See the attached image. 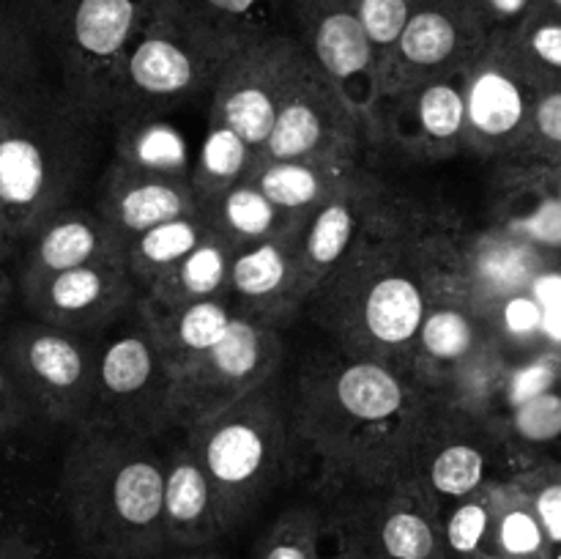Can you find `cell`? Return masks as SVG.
<instances>
[{
	"mask_svg": "<svg viewBox=\"0 0 561 559\" xmlns=\"http://www.w3.org/2000/svg\"><path fill=\"white\" fill-rule=\"evenodd\" d=\"M449 288H469L463 247L425 217L389 203L310 301L334 345L411 376L427 307Z\"/></svg>",
	"mask_w": 561,
	"mask_h": 559,
	"instance_id": "6da1fadb",
	"label": "cell"
},
{
	"mask_svg": "<svg viewBox=\"0 0 561 559\" xmlns=\"http://www.w3.org/2000/svg\"><path fill=\"white\" fill-rule=\"evenodd\" d=\"M288 398L296 447L316 458L318 486L334 497L403 475L433 389L387 362L334 345L301 362Z\"/></svg>",
	"mask_w": 561,
	"mask_h": 559,
	"instance_id": "7a4b0ae2",
	"label": "cell"
},
{
	"mask_svg": "<svg viewBox=\"0 0 561 559\" xmlns=\"http://www.w3.org/2000/svg\"><path fill=\"white\" fill-rule=\"evenodd\" d=\"M115 148V126L49 82L0 85V212L20 244L80 195L102 153ZM113 162V159H110Z\"/></svg>",
	"mask_w": 561,
	"mask_h": 559,
	"instance_id": "3957f363",
	"label": "cell"
},
{
	"mask_svg": "<svg viewBox=\"0 0 561 559\" xmlns=\"http://www.w3.org/2000/svg\"><path fill=\"white\" fill-rule=\"evenodd\" d=\"M164 464L159 438L88 422L71 431L58 504L77 548L91 559H159L164 535Z\"/></svg>",
	"mask_w": 561,
	"mask_h": 559,
	"instance_id": "277c9868",
	"label": "cell"
},
{
	"mask_svg": "<svg viewBox=\"0 0 561 559\" xmlns=\"http://www.w3.org/2000/svg\"><path fill=\"white\" fill-rule=\"evenodd\" d=\"M181 433L211 480L225 532L244 524L288 480L299 449L279 376Z\"/></svg>",
	"mask_w": 561,
	"mask_h": 559,
	"instance_id": "5b68a950",
	"label": "cell"
},
{
	"mask_svg": "<svg viewBox=\"0 0 561 559\" xmlns=\"http://www.w3.org/2000/svg\"><path fill=\"white\" fill-rule=\"evenodd\" d=\"M244 47L181 0H157L124 55L113 124L162 115L214 96L225 66Z\"/></svg>",
	"mask_w": 561,
	"mask_h": 559,
	"instance_id": "8992f818",
	"label": "cell"
},
{
	"mask_svg": "<svg viewBox=\"0 0 561 559\" xmlns=\"http://www.w3.org/2000/svg\"><path fill=\"white\" fill-rule=\"evenodd\" d=\"M55 88L113 121L124 55L157 0H36ZM115 126V124H113Z\"/></svg>",
	"mask_w": 561,
	"mask_h": 559,
	"instance_id": "52a82bcc",
	"label": "cell"
},
{
	"mask_svg": "<svg viewBox=\"0 0 561 559\" xmlns=\"http://www.w3.org/2000/svg\"><path fill=\"white\" fill-rule=\"evenodd\" d=\"M513 475H518V460L502 425L433 392L400 477L414 480L444 513L449 504Z\"/></svg>",
	"mask_w": 561,
	"mask_h": 559,
	"instance_id": "ba28073f",
	"label": "cell"
},
{
	"mask_svg": "<svg viewBox=\"0 0 561 559\" xmlns=\"http://www.w3.org/2000/svg\"><path fill=\"white\" fill-rule=\"evenodd\" d=\"M170 398L173 370L146 307L137 301L96 334V389L88 422L164 438L173 433Z\"/></svg>",
	"mask_w": 561,
	"mask_h": 559,
	"instance_id": "9c48e42d",
	"label": "cell"
},
{
	"mask_svg": "<svg viewBox=\"0 0 561 559\" xmlns=\"http://www.w3.org/2000/svg\"><path fill=\"white\" fill-rule=\"evenodd\" d=\"M0 345L33 417L71 431L91 420L96 334L69 332L31 318L5 329Z\"/></svg>",
	"mask_w": 561,
	"mask_h": 559,
	"instance_id": "30bf717a",
	"label": "cell"
},
{
	"mask_svg": "<svg viewBox=\"0 0 561 559\" xmlns=\"http://www.w3.org/2000/svg\"><path fill=\"white\" fill-rule=\"evenodd\" d=\"M283 360V327L239 312L214 349L173 373V431L181 433L208 420L268 378L279 376Z\"/></svg>",
	"mask_w": 561,
	"mask_h": 559,
	"instance_id": "8fae6325",
	"label": "cell"
},
{
	"mask_svg": "<svg viewBox=\"0 0 561 559\" xmlns=\"http://www.w3.org/2000/svg\"><path fill=\"white\" fill-rule=\"evenodd\" d=\"M367 140L365 121L310 58L285 96L257 159H301L348 170L359 164Z\"/></svg>",
	"mask_w": 561,
	"mask_h": 559,
	"instance_id": "7c38bea8",
	"label": "cell"
},
{
	"mask_svg": "<svg viewBox=\"0 0 561 559\" xmlns=\"http://www.w3.org/2000/svg\"><path fill=\"white\" fill-rule=\"evenodd\" d=\"M307 60L310 55L296 33H274L244 44L214 88L208 118L239 132L261 153Z\"/></svg>",
	"mask_w": 561,
	"mask_h": 559,
	"instance_id": "4fadbf2b",
	"label": "cell"
},
{
	"mask_svg": "<svg viewBox=\"0 0 561 559\" xmlns=\"http://www.w3.org/2000/svg\"><path fill=\"white\" fill-rule=\"evenodd\" d=\"M491 36V25L474 0H416L398 44L381 60V99L469 69Z\"/></svg>",
	"mask_w": 561,
	"mask_h": 559,
	"instance_id": "5bb4252c",
	"label": "cell"
},
{
	"mask_svg": "<svg viewBox=\"0 0 561 559\" xmlns=\"http://www.w3.org/2000/svg\"><path fill=\"white\" fill-rule=\"evenodd\" d=\"M288 11L296 38L305 44L312 64L348 99L370 137L376 135L381 104L378 53L351 0H288Z\"/></svg>",
	"mask_w": 561,
	"mask_h": 559,
	"instance_id": "9a60e30c",
	"label": "cell"
},
{
	"mask_svg": "<svg viewBox=\"0 0 561 559\" xmlns=\"http://www.w3.org/2000/svg\"><path fill=\"white\" fill-rule=\"evenodd\" d=\"M540 93L507 36L493 33L466 71V146L488 157H513L529 135Z\"/></svg>",
	"mask_w": 561,
	"mask_h": 559,
	"instance_id": "2e32d148",
	"label": "cell"
},
{
	"mask_svg": "<svg viewBox=\"0 0 561 559\" xmlns=\"http://www.w3.org/2000/svg\"><path fill=\"white\" fill-rule=\"evenodd\" d=\"M20 294L33 318L80 334H99L140 301V285L126 255L38 277H20Z\"/></svg>",
	"mask_w": 561,
	"mask_h": 559,
	"instance_id": "e0dca14e",
	"label": "cell"
},
{
	"mask_svg": "<svg viewBox=\"0 0 561 559\" xmlns=\"http://www.w3.org/2000/svg\"><path fill=\"white\" fill-rule=\"evenodd\" d=\"M466 71L416 82L381 99L376 135L387 132L403 151L438 159L466 146Z\"/></svg>",
	"mask_w": 561,
	"mask_h": 559,
	"instance_id": "ac0fdd59",
	"label": "cell"
},
{
	"mask_svg": "<svg viewBox=\"0 0 561 559\" xmlns=\"http://www.w3.org/2000/svg\"><path fill=\"white\" fill-rule=\"evenodd\" d=\"M305 219L257 244L244 247L230 263L228 290L244 316L283 327L310 301L305 274Z\"/></svg>",
	"mask_w": 561,
	"mask_h": 559,
	"instance_id": "d6986e66",
	"label": "cell"
},
{
	"mask_svg": "<svg viewBox=\"0 0 561 559\" xmlns=\"http://www.w3.org/2000/svg\"><path fill=\"white\" fill-rule=\"evenodd\" d=\"M93 208L107 219L121 244L129 247L157 225L201 212L203 201L190 175L151 173L113 159L99 179Z\"/></svg>",
	"mask_w": 561,
	"mask_h": 559,
	"instance_id": "ffe728a7",
	"label": "cell"
},
{
	"mask_svg": "<svg viewBox=\"0 0 561 559\" xmlns=\"http://www.w3.org/2000/svg\"><path fill=\"white\" fill-rule=\"evenodd\" d=\"M392 203L387 186L367 168H356L321 206L305 217V274L307 290L316 294L318 285L334 266L356 247Z\"/></svg>",
	"mask_w": 561,
	"mask_h": 559,
	"instance_id": "44dd1931",
	"label": "cell"
},
{
	"mask_svg": "<svg viewBox=\"0 0 561 559\" xmlns=\"http://www.w3.org/2000/svg\"><path fill=\"white\" fill-rule=\"evenodd\" d=\"M359 499L381 559H447L442 513L409 477L370 491H351Z\"/></svg>",
	"mask_w": 561,
	"mask_h": 559,
	"instance_id": "7402d4cb",
	"label": "cell"
},
{
	"mask_svg": "<svg viewBox=\"0 0 561 559\" xmlns=\"http://www.w3.org/2000/svg\"><path fill=\"white\" fill-rule=\"evenodd\" d=\"M493 334L485 312L474 305L469 288H449L427 307L414 345L411 376L438 392L455 367L474 354Z\"/></svg>",
	"mask_w": 561,
	"mask_h": 559,
	"instance_id": "603a6c76",
	"label": "cell"
},
{
	"mask_svg": "<svg viewBox=\"0 0 561 559\" xmlns=\"http://www.w3.org/2000/svg\"><path fill=\"white\" fill-rule=\"evenodd\" d=\"M551 252L507 225H493L463 247V277L482 312H491L507 296L529 290L542 269L551 266Z\"/></svg>",
	"mask_w": 561,
	"mask_h": 559,
	"instance_id": "cb8c5ba5",
	"label": "cell"
},
{
	"mask_svg": "<svg viewBox=\"0 0 561 559\" xmlns=\"http://www.w3.org/2000/svg\"><path fill=\"white\" fill-rule=\"evenodd\" d=\"M126 255V247L93 206H71L44 219L25 239L20 277L66 272L104 258Z\"/></svg>",
	"mask_w": 561,
	"mask_h": 559,
	"instance_id": "d4e9b609",
	"label": "cell"
},
{
	"mask_svg": "<svg viewBox=\"0 0 561 559\" xmlns=\"http://www.w3.org/2000/svg\"><path fill=\"white\" fill-rule=\"evenodd\" d=\"M164 535L168 546L179 551L206 548L225 535L217 493L184 433L168 447L164 464Z\"/></svg>",
	"mask_w": 561,
	"mask_h": 559,
	"instance_id": "484cf974",
	"label": "cell"
},
{
	"mask_svg": "<svg viewBox=\"0 0 561 559\" xmlns=\"http://www.w3.org/2000/svg\"><path fill=\"white\" fill-rule=\"evenodd\" d=\"M236 252L239 250L233 247V241L219 233V228H214L184 261H179L162 277L153 280L142 290L140 301L151 312H168L175 307L192 305V301L230 294L228 280Z\"/></svg>",
	"mask_w": 561,
	"mask_h": 559,
	"instance_id": "4316f807",
	"label": "cell"
},
{
	"mask_svg": "<svg viewBox=\"0 0 561 559\" xmlns=\"http://www.w3.org/2000/svg\"><path fill=\"white\" fill-rule=\"evenodd\" d=\"M146 312L151 318L159 345H162L164 360H168L170 370L175 373L186 362L197 360L208 349H214L228 334L230 323L236 321L241 310L230 299V294H225L214 296V299L192 301V305L175 307L168 312H151L146 307Z\"/></svg>",
	"mask_w": 561,
	"mask_h": 559,
	"instance_id": "83f0119b",
	"label": "cell"
},
{
	"mask_svg": "<svg viewBox=\"0 0 561 559\" xmlns=\"http://www.w3.org/2000/svg\"><path fill=\"white\" fill-rule=\"evenodd\" d=\"M362 168V164H356ZM356 168H329L301 159H255L247 179L261 186L263 195L294 217L316 212Z\"/></svg>",
	"mask_w": 561,
	"mask_h": 559,
	"instance_id": "f1b7e54d",
	"label": "cell"
},
{
	"mask_svg": "<svg viewBox=\"0 0 561 559\" xmlns=\"http://www.w3.org/2000/svg\"><path fill=\"white\" fill-rule=\"evenodd\" d=\"M485 559H553L546 529L513 477L493 482V524Z\"/></svg>",
	"mask_w": 561,
	"mask_h": 559,
	"instance_id": "f546056e",
	"label": "cell"
},
{
	"mask_svg": "<svg viewBox=\"0 0 561 559\" xmlns=\"http://www.w3.org/2000/svg\"><path fill=\"white\" fill-rule=\"evenodd\" d=\"M217 228L208 214V208L203 206L201 212L184 214V217H175L170 223L157 225V228L146 230L142 236H137L129 247H126V261H129L131 274H135L137 285H140V299L142 290L153 283L157 277H162L168 269H173L175 263L184 261L203 239H206L211 230Z\"/></svg>",
	"mask_w": 561,
	"mask_h": 559,
	"instance_id": "4dcf8cb0",
	"label": "cell"
},
{
	"mask_svg": "<svg viewBox=\"0 0 561 559\" xmlns=\"http://www.w3.org/2000/svg\"><path fill=\"white\" fill-rule=\"evenodd\" d=\"M36 0H0V85L47 82Z\"/></svg>",
	"mask_w": 561,
	"mask_h": 559,
	"instance_id": "1f68e13d",
	"label": "cell"
},
{
	"mask_svg": "<svg viewBox=\"0 0 561 559\" xmlns=\"http://www.w3.org/2000/svg\"><path fill=\"white\" fill-rule=\"evenodd\" d=\"M206 208L208 214H211L214 225L219 228V233L228 236V239L233 241L236 250H244V247L257 244V241L268 239V236L283 233L290 225L305 219L294 217V214L274 206V203L263 195L261 186L252 184L250 179L230 186V190L222 192L217 201L206 203Z\"/></svg>",
	"mask_w": 561,
	"mask_h": 559,
	"instance_id": "d6a6232c",
	"label": "cell"
},
{
	"mask_svg": "<svg viewBox=\"0 0 561 559\" xmlns=\"http://www.w3.org/2000/svg\"><path fill=\"white\" fill-rule=\"evenodd\" d=\"M113 159L131 164V168L151 170V173L190 175L192 162L181 132L162 115L126 121L115 126Z\"/></svg>",
	"mask_w": 561,
	"mask_h": 559,
	"instance_id": "836d02e7",
	"label": "cell"
},
{
	"mask_svg": "<svg viewBox=\"0 0 561 559\" xmlns=\"http://www.w3.org/2000/svg\"><path fill=\"white\" fill-rule=\"evenodd\" d=\"M499 425L513 447L518 471L540 460L561 458V387L515 406L499 420Z\"/></svg>",
	"mask_w": 561,
	"mask_h": 559,
	"instance_id": "e575fe53",
	"label": "cell"
},
{
	"mask_svg": "<svg viewBox=\"0 0 561 559\" xmlns=\"http://www.w3.org/2000/svg\"><path fill=\"white\" fill-rule=\"evenodd\" d=\"M255 159V148L239 132L208 118V132L203 137L197 159L192 162V184H195L203 206L217 201L222 192H228L239 181H244Z\"/></svg>",
	"mask_w": 561,
	"mask_h": 559,
	"instance_id": "d590c367",
	"label": "cell"
},
{
	"mask_svg": "<svg viewBox=\"0 0 561 559\" xmlns=\"http://www.w3.org/2000/svg\"><path fill=\"white\" fill-rule=\"evenodd\" d=\"M316 559H381L359 499L351 491L329 497L316 535Z\"/></svg>",
	"mask_w": 561,
	"mask_h": 559,
	"instance_id": "8d00e7d4",
	"label": "cell"
},
{
	"mask_svg": "<svg viewBox=\"0 0 561 559\" xmlns=\"http://www.w3.org/2000/svg\"><path fill=\"white\" fill-rule=\"evenodd\" d=\"M181 3L241 44L274 33H294L283 27V14L290 16L288 0H181Z\"/></svg>",
	"mask_w": 561,
	"mask_h": 559,
	"instance_id": "74e56055",
	"label": "cell"
},
{
	"mask_svg": "<svg viewBox=\"0 0 561 559\" xmlns=\"http://www.w3.org/2000/svg\"><path fill=\"white\" fill-rule=\"evenodd\" d=\"M0 559H75L31 502L0 497Z\"/></svg>",
	"mask_w": 561,
	"mask_h": 559,
	"instance_id": "f35d334b",
	"label": "cell"
},
{
	"mask_svg": "<svg viewBox=\"0 0 561 559\" xmlns=\"http://www.w3.org/2000/svg\"><path fill=\"white\" fill-rule=\"evenodd\" d=\"M504 36L540 91L561 88V14L540 9Z\"/></svg>",
	"mask_w": 561,
	"mask_h": 559,
	"instance_id": "ab89813d",
	"label": "cell"
},
{
	"mask_svg": "<svg viewBox=\"0 0 561 559\" xmlns=\"http://www.w3.org/2000/svg\"><path fill=\"white\" fill-rule=\"evenodd\" d=\"M499 482V480H496ZM493 524V482L471 497L449 504L442 513L447 559H482L488 554Z\"/></svg>",
	"mask_w": 561,
	"mask_h": 559,
	"instance_id": "60d3db41",
	"label": "cell"
},
{
	"mask_svg": "<svg viewBox=\"0 0 561 559\" xmlns=\"http://www.w3.org/2000/svg\"><path fill=\"white\" fill-rule=\"evenodd\" d=\"M513 480L524 488L546 529L548 543H551L553 559H561V458L540 460L529 469L513 475Z\"/></svg>",
	"mask_w": 561,
	"mask_h": 559,
	"instance_id": "b9f144b4",
	"label": "cell"
},
{
	"mask_svg": "<svg viewBox=\"0 0 561 559\" xmlns=\"http://www.w3.org/2000/svg\"><path fill=\"white\" fill-rule=\"evenodd\" d=\"M510 159L546 168L561 164V88H551L537 96L529 135Z\"/></svg>",
	"mask_w": 561,
	"mask_h": 559,
	"instance_id": "7bdbcfd3",
	"label": "cell"
},
{
	"mask_svg": "<svg viewBox=\"0 0 561 559\" xmlns=\"http://www.w3.org/2000/svg\"><path fill=\"white\" fill-rule=\"evenodd\" d=\"M321 510L294 507L279 515L261 543L257 559H316Z\"/></svg>",
	"mask_w": 561,
	"mask_h": 559,
	"instance_id": "ee69618b",
	"label": "cell"
},
{
	"mask_svg": "<svg viewBox=\"0 0 561 559\" xmlns=\"http://www.w3.org/2000/svg\"><path fill=\"white\" fill-rule=\"evenodd\" d=\"M542 312L546 310L531 296V290H520V294H513L504 301H499L488 312V321H491L493 332L507 345H537V349H546L542 345Z\"/></svg>",
	"mask_w": 561,
	"mask_h": 559,
	"instance_id": "f6af8a7d",
	"label": "cell"
},
{
	"mask_svg": "<svg viewBox=\"0 0 561 559\" xmlns=\"http://www.w3.org/2000/svg\"><path fill=\"white\" fill-rule=\"evenodd\" d=\"M561 387V351L540 349L529 360L518 362L507 378V392H504V414L526 400L546 395Z\"/></svg>",
	"mask_w": 561,
	"mask_h": 559,
	"instance_id": "bcb514c9",
	"label": "cell"
},
{
	"mask_svg": "<svg viewBox=\"0 0 561 559\" xmlns=\"http://www.w3.org/2000/svg\"><path fill=\"white\" fill-rule=\"evenodd\" d=\"M351 5L356 9L367 36H370L373 47H376L378 71H381V60L387 58V55L392 53L394 44H398L400 33H403L405 22H409L416 0H351Z\"/></svg>",
	"mask_w": 561,
	"mask_h": 559,
	"instance_id": "7dc6e473",
	"label": "cell"
},
{
	"mask_svg": "<svg viewBox=\"0 0 561 559\" xmlns=\"http://www.w3.org/2000/svg\"><path fill=\"white\" fill-rule=\"evenodd\" d=\"M31 420V406L22 398L20 387H16L14 376H11L9 362H5L3 345H0V444H5L9 438H14L16 433L25 431Z\"/></svg>",
	"mask_w": 561,
	"mask_h": 559,
	"instance_id": "c3c4849f",
	"label": "cell"
},
{
	"mask_svg": "<svg viewBox=\"0 0 561 559\" xmlns=\"http://www.w3.org/2000/svg\"><path fill=\"white\" fill-rule=\"evenodd\" d=\"M493 33H513L524 25L535 11L542 9V0H474Z\"/></svg>",
	"mask_w": 561,
	"mask_h": 559,
	"instance_id": "681fc988",
	"label": "cell"
},
{
	"mask_svg": "<svg viewBox=\"0 0 561 559\" xmlns=\"http://www.w3.org/2000/svg\"><path fill=\"white\" fill-rule=\"evenodd\" d=\"M531 296L540 301L542 307H559L561 305V269L548 266L537 274V280L531 283Z\"/></svg>",
	"mask_w": 561,
	"mask_h": 559,
	"instance_id": "f907efd6",
	"label": "cell"
},
{
	"mask_svg": "<svg viewBox=\"0 0 561 559\" xmlns=\"http://www.w3.org/2000/svg\"><path fill=\"white\" fill-rule=\"evenodd\" d=\"M16 247H20V241L14 239V233H11V228H9V223H5L3 212H0V266H3V263L9 261L11 255H14Z\"/></svg>",
	"mask_w": 561,
	"mask_h": 559,
	"instance_id": "816d5d0a",
	"label": "cell"
},
{
	"mask_svg": "<svg viewBox=\"0 0 561 559\" xmlns=\"http://www.w3.org/2000/svg\"><path fill=\"white\" fill-rule=\"evenodd\" d=\"M11 294H14V283L9 280L5 269L0 266V321H3V312H5V307H9Z\"/></svg>",
	"mask_w": 561,
	"mask_h": 559,
	"instance_id": "f5cc1de1",
	"label": "cell"
},
{
	"mask_svg": "<svg viewBox=\"0 0 561 559\" xmlns=\"http://www.w3.org/2000/svg\"><path fill=\"white\" fill-rule=\"evenodd\" d=\"M168 559H225V557H219V554H208V551H203V548H192V551L179 554V557H168Z\"/></svg>",
	"mask_w": 561,
	"mask_h": 559,
	"instance_id": "db71d44e",
	"label": "cell"
},
{
	"mask_svg": "<svg viewBox=\"0 0 561 559\" xmlns=\"http://www.w3.org/2000/svg\"><path fill=\"white\" fill-rule=\"evenodd\" d=\"M548 173H551L553 190H557L559 197H561V164H553V168H548Z\"/></svg>",
	"mask_w": 561,
	"mask_h": 559,
	"instance_id": "11a10c76",
	"label": "cell"
},
{
	"mask_svg": "<svg viewBox=\"0 0 561 559\" xmlns=\"http://www.w3.org/2000/svg\"><path fill=\"white\" fill-rule=\"evenodd\" d=\"M542 9L553 11V14H561V0H542Z\"/></svg>",
	"mask_w": 561,
	"mask_h": 559,
	"instance_id": "9f6ffc18",
	"label": "cell"
},
{
	"mask_svg": "<svg viewBox=\"0 0 561 559\" xmlns=\"http://www.w3.org/2000/svg\"><path fill=\"white\" fill-rule=\"evenodd\" d=\"M482 559H485V557H482Z\"/></svg>",
	"mask_w": 561,
	"mask_h": 559,
	"instance_id": "6f0895ef",
	"label": "cell"
}]
</instances>
